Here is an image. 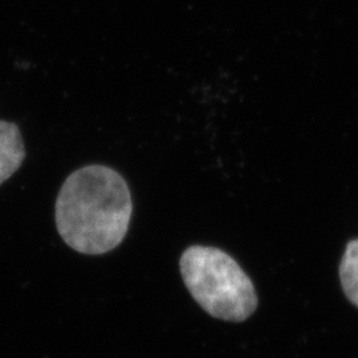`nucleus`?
<instances>
[{
    "mask_svg": "<svg viewBox=\"0 0 358 358\" xmlns=\"http://www.w3.org/2000/svg\"><path fill=\"white\" fill-rule=\"evenodd\" d=\"M133 203L115 170L92 165L72 173L56 201V227L65 243L85 255H103L124 241Z\"/></svg>",
    "mask_w": 358,
    "mask_h": 358,
    "instance_id": "nucleus-1",
    "label": "nucleus"
},
{
    "mask_svg": "<svg viewBox=\"0 0 358 358\" xmlns=\"http://www.w3.org/2000/svg\"><path fill=\"white\" fill-rule=\"evenodd\" d=\"M179 268L189 292L208 315L241 322L255 312L254 282L224 251L192 245L180 256Z\"/></svg>",
    "mask_w": 358,
    "mask_h": 358,
    "instance_id": "nucleus-2",
    "label": "nucleus"
},
{
    "mask_svg": "<svg viewBox=\"0 0 358 358\" xmlns=\"http://www.w3.org/2000/svg\"><path fill=\"white\" fill-rule=\"evenodd\" d=\"M24 157L26 150L17 125L0 121V185L22 166Z\"/></svg>",
    "mask_w": 358,
    "mask_h": 358,
    "instance_id": "nucleus-3",
    "label": "nucleus"
},
{
    "mask_svg": "<svg viewBox=\"0 0 358 358\" xmlns=\"http://www.w3.org/2000/svg\"><path fill=\"white\" fill-rule=\"evenodd\" d=\"M340 280L348 300L358 308V239L346 245L340 263Z\"/></svg>",
    "mask_w": 358,
    "mask_h": 358,
    "instance_id": "nucleus-4",
    "label": "nucleus"
}]
</instances>
